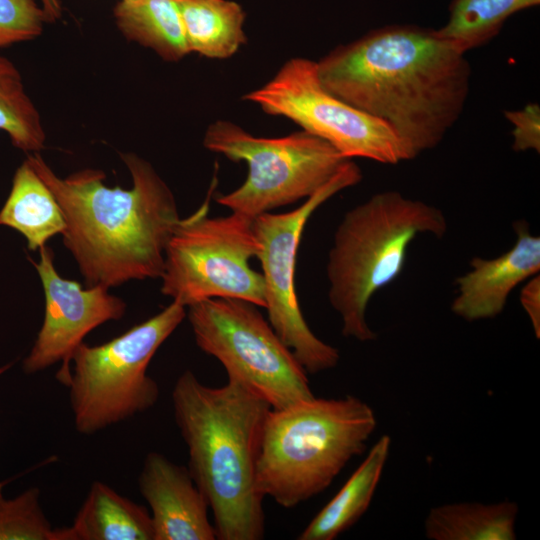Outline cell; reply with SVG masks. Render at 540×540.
<instances>
[{
	"mask_svg": "<svg viewBox=\"0 0 540 540\" xmlns=\"http://www.w3.org/2000/svg\"><path fill=\"white\" fill-rule=\"evenodd\" d=\"M326 90L383 122L404 160L433 149L460 117L470 87L465 53L436 30L391 25L340 45L316 62Z\"/></svg>",
	"mask_w": 540,
	"mask_h": 540,
	"instance_id": "obj_1",
	"label": "cell"
},
{
	"mask_svg": "<svg viewBox=\"0 0 540 540\" xmlns=\"http://www.w3.org/2000/svg\"><path fill=\"white\" fill-rule=\"evenodd\" d=\"M132 187H107L85 169L58 177L37 153L27 156L56 198L66 223L63 243L88 287L160 278L167 242L180 220L175 197L143 158L123 154Z\"/></svg>",
	"mask_w": 540,
	"mask_h": 540,
	"instance_id": "obj_2",
	"label": "cell"
},
{
	"mask_svg": "<svg viewBox=\"0 0 540 540\" xmlns=\"http://www.w3.org/2000/svg\"><path fill=\"white\" fill-rule=\"evenodd\" d=\"M171 396L188 470L212 511L216 538L263 539L264 497L256 484V461L271 407L237 381L210 387L190 370L177 378Z\"/></svg>",
	"mask_w": 540,
	"mask_h": 540,
	"instance_id": "obj_3",
	"label": "cell"
},
{
	"mask_svg": "<svg viewBox=\"0 0 540 540\" xmlns=\"http://www.w3.org/2000/svg\"><path fill=\"white\" fill-rule=\"evenodd\" d=\"M377 427L362 399L313 398L270 409L256 461L263 497L292 508L327 489L347 463L361 455Z\"/></svg>",
	"mask_w": 540,
	"mask_h": 540,
	"instance_id": "obj_4",
	"label": "cell"
},
{
	"mask_svg": "<svg viewBox=\"0 0 540 540\" xmlns=\"http://www.w3.org/2000/svg\"><path fill=\"white\" fill-rule=\"evenodd\" d=\"M446 231L440 209L398 191L377 193L345 213L326 267L329 301L345 337L361 342L377 338L366 321L370 299L401 274L417 235L441 237Z\"/></svg>",
	"mask_w": 540,
	"mask_h": 540,
	"instance_id": "obj_5",
	"label": "cell"
},
{
	"mask_svg": "<svg viewBox=\"0 0 540 540\" xmlns=\"http://www.w3.org/2000/svg\"><path fill=\"white\" fill-rule=\"evenodd\" d=\"M186 317L173 301L158 314L100 345L82 342L67 382L74 426L92 435L152 408L159 386L147 369L156 351Z\"/></svg>",
	"mask_w": 540,
	"mask_h": 540,
	"instance_id": "obj_6",
	"label": "cell"
},
{
	"mask_svg": "<svg viewBox=\"0 0 540 540\" xmlns=\"http://www.w3.org/2000/svg\"><path fill=\"white\" fill-rule=\"evenodd\" d=\"M203 144L231 161L247 163L248 175L243 184L215 200L231 212L252 219L307 199L350 160L304 130L278 138L256 137L224 120L207 128Z\"/></svg>",
	"mask_w": 540,
	"mask_h": 540,
	"instance_id": "obj_7",
	"label": "cell"
},
{
	"mask_svg": "<svg viewBox=\"0 0 540 540\" xmlns=\"http://www.w3.org/2000/svg\"><path fill=\"white\" fill-rule=\"evenodd\" d=\"M214 182L204 203L180 218L167 242L161 293L186 308L211 298L241 299L265 308L263 275L249 265L258 246L253 219L236 212L210 217Z\"/></svg>",
	"mask_w": 540,
	"mask_h": 540,
	"instance_id": "obj_8",
	"label": "cell"
},
{
	"mask_svg": "<svg viewBox=\"0 0 540 540\" xmlns=\"http://www.w3.org/2000/svg\"><path fill=\"white\" fill-rule=\"evenodd\" d=\"M187 308L196 345L223 365L228 379L239 382L272 409L314 397L308 373L257 305L211 298Z\"/></svg>",
	"mask_w": 540,
	"mask_h": 540,
	"instance_id": "obj_9",
	"label": "cell"
},
{
	"mask_svg": "<svg viewBox=\"0 0 540 540\" xmlns=\"http://www.w3.org/2000/svg\"><path fill=\"white\" fill-rule=\"evenodd\" d=\"M360 168L351 160L299 207L280 214L263 213L253 219L265 283L268 321L308 374L333 369L340 360L337 348L310 329L299 306L295 285L297 251L307 221L325 201L358 184Z\"/></svg>",
	"mask_w": 540,
	"mask_h": 540,
	"instance_id": "obj_10",
	"label": "cell"
},
{
	"mask_svg": "<svg viewBox=\"0 0 540 540\" xmlns=\"http://www.w3.org/2000/svg\"><path fill=\"white\" fill-rule=\"evenodd\" d=\"M243 98L269 115L292 120L347 159L392 165L404 161L401 145L389 127L326 90L312 60H288L269 82Z\"/></svg>",
	"mask_w": 540,
	"mask_h": 540,
	"instance_id": "obj_11",
	"label": "cell"
},
{
	"mask_svg": "<svg viewBox=\"0 0 540 540\" xmlns=\"http://www.w3.org/2000/svg\"><path fill=\"white\" fill-rule=\"evenodd\" d=\"M38 263L31 260L39 274L45 296L43 324L23 361V370L34 374L61 362L57 379L67 385L71 358L84 337L101 324L121 319L126 303L109 293L107 287L83 288L63 278L54 266V253L44 245Z\"/></svg>",
	"mask_w": 540,
	"mask_h": 540,
	"instance_id": "obj_12",
	"label": "cell"
},
{
	"mask_svg": "<svg viewBox=\"0 0 540 540\" xmlns=\"http://www.w3.org/2000/svg\"><path fill=\"white\" fill-rule=\"evenodd\" d=\"M138 485L151 510L154 540L217 539L208 517V503L188 468L150 452Z\"/></svg>",
	"mask_w": 540,
	"mask_h": 540,
	"instance_id": "obj_13",
	"label": "cell"
},
{
	"mask_svg": "<svg viewBox=\"0 0 540 540\" xmlns=\"http://www.w3.org/2000/svg\"><path fill=\"white\" fill-rule=\"evenodd\" d=\"M514 246L493 259L474 257L471 270L456 279L457 296L451 310L472 322L501 314L511 291L540 270V238L531 234L526 222L514 224Z\"/></svg>",
	"mask_w": 540,
	"mask_h": 540,
	"instance_id": "obj_14",
	"label": "cell"
},
{
	"mask_svg": "<svg viewBox=\"0 0 540 540\" xmlns=\"http://www.w3.org/2000/svg\"><path fill=\"white\" fill-rule=\"evenodd\" d=\"M62 540H154L148 510L94 481L73 524L61 528Z\"/></svg>",
	"mask_w": 540,
	"mask_h": 540,
	"instance_id": "obj_15",
	"label": "cell"
},
{
	"mask_svg": "<svg viewBox=\"0 0 540 540\" xmlns=\"http://www.w3.org/2000/svg\"><path fill=\"white\" fill-rule=\"evenodd\" d=\"M391 447L382 435L336 495L301 532L299 540H333L349 530L367 511L380 482Z\"/></svg>",
	"mask_w": 540,
	"mask_h": 540,
	"instance_id": "obj_16",
	"label": "cell"
},
{
	"mask_svg": "<svg viewBox=\"0 0 540 540\" xmlns=\"http://www.w3.org/2000/svg\"><path fill=\"white\" fill-rule=\"evenodd\" d=\"M0 224L20 232L32 251L66 229L56 198L27 160L15 172L10 194L0 211Z\"/></svg>",
	"mask_w": 540,
	"mask_h": 540,
	"instance_id": "obj_17",
	"label": "cell"
},
{
	"mask_svg": "<svg viewBox=\"0 0 540 540\" xmlns=\"http://www.w3.org/2000/svg\"><path fill=\"white\" fill-rule=\"evenodd\" d=\"M516 502H459L430 509L424 534L430 540H515Z\"/></svg>",
	"mask_w": 540,
	"mask_h": 540,
	"instance_id": "obj_18",
	"label": "cell"
},
{
	"mask_svg": "<svg viewBox=\"0 0 540 540\" xmlns=\"http://www.w3.org/2000/svg\"><path fill=\"white\" fill-rule=\"evenodd\" d=\"M189 53L225 59L245 44V13L229 0H175Z\"/></svg>",
	"mask_w": 540,
	"mask_h": 540,
	"instance_id": "obj_19",
	"label": "cell"
},
{
	"mask_svg": "<svg viewBox=\"0 0 540 540\" xmlns=\"http://www.w3.org/2000/svg\"><path fill=\"white\" fill-rule=\"evenodd\" d=\"M114 17L127 39L166 61H179L189 53L175 0H121Z\"/></svg>",
	"mask_w": 540,
	"mask_h": 540,
	"instance_id": "obj_20",
	"label": "cell"
},
{
	"mask_svg": "<svg viewBox=\"0 0 540 540\" xmlns=\"http://www.w3.org/2000/svg\"><path fill=\"white\" fill-rule=\"evenodd\" d=\"M540 0H453L439 37L462 53L494 38L514 13L539 5Z\"/></svg>",
	"mask_w": 540,
	"mask_h": 540,
	"instance_id": "obj_21",
	"label": "cell"
},
{
	"mask_svg": "<svg viewBox=\"0 0 540 540\" xmlns=\"http://www.w3.org/2000/svg\"><path fill=\"white\" fill-rule=\"evenodd\" d=\"M0 130L25 152H38L45 144L39 112L25 91L14 64L0 56Z\"/></svg>",
	"mask_w": 540,
	"mask_h": 540,
	"instance_id": "obj_22",
	"label": "cell"
},
{
	"mask_svg": "<svg viewBox=\"0 0 540 540\" xmlns=\"http://www.w3.org/2000/svg\"><path fill=\"white\" fill-rule=\"evenodd\" d=\"M0 540H62L61 528H53L41 508L37 487L0 498Z\"/></svg>",
	"mask_w": 540,
	"mask_h": 540,
	"instance_id": "obj_23",
	"label": "cell"
},
{
	"mask_svg": "<svg viewBox=\"0 0 540 540\" xmlns=\"http://www.w3.org/2000/svg\"><path fill=\"white\" fill-rule=\"evenodd\" d=\"M47 22L35 0H0V48L39 36Z\"/></svg>",
	"mask_w": 540,
	"mask_h": 540,
	"instance_id": "obj_24",
	"label": "cell"
},
{
	"mask_svg": "<svg viewBox=\"0 0 540 540\" xmlns=\"http://www.w3.org/2000/svg\"><path fill=\"white\" fill-rule=\"evenodd\" d=\"M507 120L514 126L513 150L522 152L527 150L540 151V107L537 103H530L520 110H507L504 112Z\"/></svg>",
	"mask_w": 540,
	"mask_h": 540,
	"instance_id": "obj_25",
	"label": "cell"
},
{
	"mask_svg": "<svg viewBox=\"0 0 540 540\" xmlns=\"http://www.w3.org/2000/svg\"><path fill=\"white\" fill-rule=\"evenodd\" d=\"M520 302L527 313L535 336L540 338V277L534 275L529 278L527 284L522 288Z\"/></svg>",
	"mask_w": 540,
	"mask_h": 540,
	"instance_id": "obj_26",
	"label": "cell"
},
{
	"mask_svg": "<svg viewBox=\"0 0 540 540\" xmlns=\"http://www.w3.org/2000/svg\"><path fill=\"white\" fill-rule=\"evenodd\" d=\"M41 2L48 22L60 18L62 12L60 0H41Z\"/></svg>",
	"mask_w": 540,
	"mask_h": 540,
	"instance_id": "obj_27",
	"label": "cell"
},
{
	"mask_svg": "<svg viewBox=\"0 0 540 540\" xmlns=\"http://www.w3.org/2000/svg\"><path fill=\"white\" fill-rule=\"evenodd\" d=\"M8 368V366L1 367L0 368V375ZM5 486V482H0V498L3 497V487Z\"/></svg>",
	"mask_w": 540,
	"mask_h": 540,
	"instance_id": "obj_28",
	"label": "cell"
}]
</instances>
